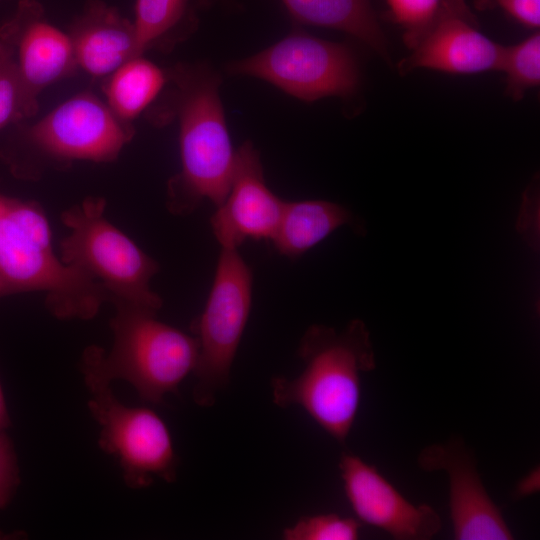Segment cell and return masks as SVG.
<instances>
[{
    "label": "cell",
    "instance_id": "obj_1",
    "mask_svg": "<svg viewBox=\"0 0 540 540\" xmlns=\"http://www.w3.org/2000/svg\"><path fill=\"white\" fill-rule=\"evenodd\" d=\"M297 353L304 369L293 379L271 378L273 403L280 408L302 407L334 440L345 444L360 405L361 374L376 368L366 324L354 319L341 331L311 325Z\"/></svg>",
    "mask_w": 540,
    "mask_h": 540
},
{
    "label": "cell",
    "instance_id": "obj_2",
    "mask_svg": "<svg viewBox=\"0 0 540 540\" xmlns=\"http://www.w3.org/2000/svg\"><path fill=\"white\" fill-rule=\"evenodd\" d=\"M42 292L45 306L61 320H89L109 301L104 287L66 265L53 247L42 206L0 193V298Z\"/></svg>",
    "mask_w": 540,
    "mask_h": 540
},
{
    "label": "cell",
    "instance_id": "obj_3",
    "mask_svg": "<svg viewBox=\"0 0 540 540\" xmlns=\"http://www.w3.org/2000/svg\"><path fill=\"white\" fill-rule=\"evenodd\" d=\"M176 85L181 170L168 182L166 205L174 215L191 214L207 199L219 206L233 175L236 150L220 98V77L207 64L180 65Z\"/></svg>",
    "mask_w": 540,
    "mask_h": 540
},
{
    "label": "cell",
    "instance_id": "obj_4",
    "mask_svg": "<svg viewBox=\"0 0 540 540\" xmlns=\"http://www.w3.org/2000/svg\"><path fill=\"white\" fill-rule=\"evenodd\" d=\"M112 303V347L106 352L97 345L88 346L80 368L90 369L110 382L124 380L142 400L161 403L193 373L198 342L194 335L160 321L158 311L123 300Z\"/></svg>",
    "mask_w": 540,
    "mask_h": 540
},
{
    "label": "cell",
    "instance_id": "obj_5",
    "mask_svg": "<svg viewBox=\"0 0 540 540\" xmlns=\"http://www.w3.org/2000/svg\"><path fill=\"white\" fill-rule=\"evenodd\" d=\"M106 201L88 197L61 214L70 230L60 246V258L100 283L109 302L123 300L155 311L162 299L150 287L159 264L104 215Z\"/></svg>",
    "mask_w": 540,
    "mask_h": 540
},
{
    "label": "cell",
    "instance_id": "obj_6",
    "mask_svg": "<svg viewBox=\"0 0 540 540\" xmlns=\"http://www.w3.org/2000/svg\"><path fill=\"white\" fill-rule=\"evenodd\" d=\"M252 286V270L238 249L221 248L206 304L191 326L198 342L192 396L200 407H212L229 384L251 311Z\"/></svg>",
    "mask_w": 540,
    "mask_h": 540
},
{
    "label": "cell",
    "instance_id": "obj_7",
    "mask_svg": "<svg viewBox=\"0 0 540 540\" xmlns=\"http://www.w3.org/2000/svg\"><path fill=\"white\" fill-rule=\"evenodd\" d=\"M80 369L90 394L88 409L100 427L99 447L118 461L125 484L147 488L155 477L174 482L178 457L161 417L149 408L123 404L114 395L112 382Z\"/></svg>",
    "mask_w": 540,
    "mask_h": 540
},
{
    "label": "cell",
    "instance_id": "obj_8",
    "mask_svg": "<svg viewBox=\"0 0 540 540\" xmlns=\"http://www.w3.org/2000/svg\"><path fill=\"white\" fill-rule=\"evenodd\" d=\"M233 75L265 80L305 102L328 96L352 98L360 70L350 46L293 32L272 46L228 64Z\"/></svg>",
    "mask_w": 540,
    "mask_h": 540
},
{
    "label": "cell",
    "instance_id": "obj_9",
    "mask_svg": "<svg viewBox=\"0 0 540 540\" xmlns=\"http://www.w3.org/2000/svg\"><path fill=\"white\" fill-rule=\"evenodd\" d=\"M133 129L90 93L75 95L48 113L24 133L20 150L8 160L23 176L34 159L58 165L73 161H114L132 139Z\"/></svg>",
    "mask_w": 540,
    "mask_h": 540
},
{
    "label": "cell",
    "instance_id": "obj_10",
    "mask_svg": "<svg viewBox=\"0 0 540 540\" xmlns=\"http://www.w3.org/2000/svg\"><path fill=\"white\" fill-rule=\"evenodd\" d=\"M418 466L426 472L444 471L449 481V509L454 539L511 540L514 536L500 509L486 491L471 448L454 436L423 448Z\"/></svg>",
    "mask_w": 540,
    "mask_h": 540
},
{
    "label": "cell",
    "instance_id": "obj_11",
    "mask_svg": "<svg viewBox=\"0 0 540 540\" xmlns=\"http://www.w3.org/2000/svg\"><path fill=\"white\" fill-rule=\"evenodd\" d=\"M503 49L481 31L465 0H443L435 20L398 63V70L402 75L419 68L450 74L499 71Z\"/></svg>",
    "mask_w": 540,
    "mask_h": 540
},
{
    "label": "cell",
    "instance_id": "obj_12",
    "mask_svg": "<svg viewBox=\"0 0 540 540\" xmlns=\"http://www.w3.org/2000/svg\"><path fill=\"white\" fill-rule=\"evenodd\" d=\"M338 467L346 498L361 522L396 540H428L441 530V518L434 508L408 501L359 456L343 452Z\"/></svg>",
    "mask_w": 540,
    "mask_h": 540
},
{
    "label": "cell",
    "instance_id": "obj_13",
    "mask_svg": "<svg viewBox=\"0 0 540 540\" xmlns=\"http://www.w3.org/2000/svg\"><path fill=\"white\" fill-rule=\"evenodd\" d=\"M0 39L12 51L34 115L41 91L77 68L70 36L45 18L38 0H20L14 15L0 27Z\"/></svg>",
    "mask_w": 540,
    "mask_h": 540
},
{
    "label": "cell",
    "instance_id": "obj_14",
    "mask_svg": "<svg viewBox=\"0 0 540 540\" xmlns=\"http://www.w3.org/2000/svg\"><path fill=\"white\" fill-rule=\"evenodd\" d=\"M284 202L266 185L258 150L245 141L236 150L228 194L210 219L220 247L238 249L248 239L271 241Z\"/></svg>",
    "mask_w": 540,
    "mask_h": 540
},
{
    "label": "cell",
    "instance_id": "obj_15",
    "mask_svg": "<svg viewBox=\"0 0 540 540\" xmlns=\"http://www.w3.org/2000/svg\"><path fill=\"white\" fill-rule=\"evenodd\" d=\"M77 67L94 77H107L140 56L134 26L101 0H90L69 33Z\"/></svg>",
    "mask_w": 540,
    "mask_h": 540
},
{
    "label": "cell",
    "instance_id": "obj_16",
    "mask_svg": "<svg viewBox=\"0 0 540 540\" xmlns=\"http://www.w3.org/2000/svg\"><path fill=\"white\" fill-rule=\"evenodd\" d=\"M345 225L359 233L365 230L355 215L338 203L319 199L285 201L271 242L279 254L295 259Z\"/></svg>",
    "mask_w": 540,
    "mask_h": 540
},
{
    "label": "cell",
    "instance_id": "obj_17",
    "mask_svg": "<svg viewBox=\"0 0 540 540\" xmlns=\"http://www.w3.org/2000/svg\"><path fill=\"white\" fill-rule=\"evenodd\" d=\"M298 23L339 30L362 42L387 63L388 41L371 0H280Z\"/></svg>",
    "mask_w": 540,
    "mask_h": 540
},
{
    "label": "cell",
    "instance_id": "obj_18",
    "mask_svg": "<svg viewBox=\"0 0 540 540\" xmlns=\"http://www.w3.org/2000/svg\"><path fill=\"white\" fill-rule=\"evenodd\" d=\"M209 0H136L133 26L138 53L171 48L198 26V11Z\"/></svg>",
    "mask_w": 540,
    "mask_h": 540
},
{
    "label": "cell",
    "instance_id": "obj_19",
    "mask_svg": "<svg viewBox=\"0 0 540 540\" xmlns=\"http://www.w3.org/2000/svg\"><path fill=\"white\" fill-rule=\"evenodd\" d=\"M166 81L162 69L142 55L136 56L106 77V103L119 119L130 124L155 100Z\"/></svg>",
    "mask_w": 540,
    "mask_h": 540
},
{
    "label": "cell",
    "instance_id": "obj_20",
    "mask_svg": "<svg viewBox=\"0 0 540 540\" xmlns=\"http://www.w3.org/2000/svg\"><path fill=\"white\" fill-rule=\"evenodd\" d=\"M499 71L506 78L505 94L520 101L540 84V33L535 31L521 42L504 46Z\"/></svg>",
    "mask_w": 540,
    "mask_h": 540
},
{
    "label": "cell",
    "instance_id": "obj_21",
    "mask_svg": "<svg viewBox=\"0 0 540 540\" xmlns=\"http://www.w3.org/2000/svg\"><path fill=\"white\" fill-rule=\"evenodd\" d=\"M386 18L403 31V41L413 49L435 20L443 0H385Z\"/></svg>",
    "mask_w": 540,
    "mask_h": 540
},
{
    "label": "cell",
    "instance_id": "obj_22",
    "mask_svg": "<svg viewBox=\"0 0 540 540\" xmlns=\"http://www.w3.org/2000/svg\"><path fill=\"white\" fill-rule=\"evenodd\" d=\"M31 116L12 51L0 39V130Z\"/></svg>",
    "mask_w": 540,
    "mask_h": 540
},
{
    "label": "cell",
    "instance_id": "obj_23",
    "mask_svg": "<svg viewBox=\"0 0 540 540\" xmlns=\"http://www.w3.org/2000/svg\"><path fill=\"white\" fill-rule=\"evenodd\" d=\"M360 523L354 518L335 513L301 517L294 525L284 528V540H356Z\"/></svg>",
    "mask_w": 540,
    "mask_h": 540
},
{
    "label": "cell",
    "instance_id": "obj_24",
    "mask_svg": "<svg viewBox=\"0 0 540 540\" xmlns=\"http://www.w3.org/2000/svg\"><path fill=\"white\" fill-rule=\"evenodd\" d=\"M473 5L479 11L499 9L529 29L540 26V0H473Z\"/></svg>",
    "mask_w": 540,
    "mask_h": 540
},
{
    "label": "cell",
    "instance_id": "obj_25",
    "mask_svg": "<svg viewBox=\"0 0 540 540\" xmlns=\"http://www.w3.org/2000/svg\"><path fill=\"white\" fill-rule=\"evenodd\" d=\"M19 480L17 458L12 442L5 430H0V509L9 504Z\"/></svg>",
    "mask_w": 540,
    "mask_h": 540
},
{
    "label": "cell",
    "instance_id": "obj_26",
    "mask_svg": "<svg viewBox=\"0 0 540 540\" xmlns=\"http://www.w3.org/2000/svg\"><path fill=\"white\" fill-rule=\"evenodd\" d=\"M9 425V414L7 411L5 397L0 383V430H5Z\"/></svg>",
    "mask_w": 540,
    "mask_h": 540
},
{
    "label": "cell",
    "instance_id": "obj_27",
    "mask_svg": "<svg viewBox=\"0 0 540 540\" xmlns=\"http://www.w3.org/2000/svg\"><path fill=\"white\" fill-rule=\"evenodd\" d=\"M1 1V0H0Z\"/></svg>",
    "mask_w": 540,
    "mask_h": 540
}]
</instances>
